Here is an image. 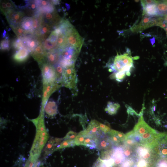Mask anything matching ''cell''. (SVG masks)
<instances>
[{
	"instance_id": "45",
	"label": "cell",
	"mask_w": 167,
	"mask_h": 167,
	"mask_svg": "<svg viewBox=\"0 0 167 167\" xmlns=\"http://www.w3.org/2000/svg\"><path fill=\"white\" fill-rule=\"evenodd\" d=\"M110 131L117 135L120 139L121 142L123 143L126 138V135L123 133L114 130H111Z\"/></svg>"
},
{
	"instance_id": "23",
	"label": "cell",
	"mask_w": 167,
	"mask_h": 167,
	"mask_svg": "<svg viewBox=\"0 0 167 167\" xmlns=\"http://www.w3.org/2000/svg\"><path fill=\"white\" fill-rule=\"evenodd\" d=\"M59 50L54 49L47 52L46 62L53 65H55L59 63L60 60Z\"/></svg>"
},
{
	"instance_id": "36",
	"label": "cell",
	"mask_w": 167,
	"mask_h": 167,
	"mask_svg": "<svg viewBox=\"0 0 167 167\" xmlns=\"http://www.w3.org/2000/svg\"><path fill=\"white\" fill-rule=\"evenodd\" d=\"M153 167H167V158L157 155Z\"/></svg>"
},
{
	"instance_id": "34",
	"label": "cell",
	"mask_w": 167,
	"mask_h": 167,
	"mask_svg": "<svg viewBox=\"0 0 167 167\" xmlns=\"http://www.w3.org/2000/svg\"><path fill=\"white\" fill-rule=\"evenodd\" d=\"M56 72L57 82L62 84V75L64 68L59 63L54 66Z\"/></svg>"
},
{
	"instance_id": "3",
	"label": "cell",
	"mask_w": 167,
	"mask_h": 167,
	"mask_svg": "<svg viewBox=\"0 0 167 167\" xmlns=\"http://www.w3.org/2000/svg\"><path fill=\"white\" fill-rule=\"evenodd\" d=\"M135 151L133 157L134 164L132 167H153L156 158L151 152L145 150Z\"/></svg>"
},
{
	"instance_id": "4",
	"label": "cell",
	"mask_w": 167,
	"mask_h": 167,
	"mask_svg": "<svg viewBox=\"0 0 167 167\" xmlns=\"http://www.w3.org/2000/svg\"><path fill=\"white\" fill-rule=\"evenodd\" d=\"M59 50L60 57L58 63L64 68L75 66L77 57L79 53V52L73 47L69 46Z\"/></svg>"
},
{
	"instance_id": "11",
	"label": "cell",
	"mask_w": 167,
	"mask_h": 167,
	"mask_svg": "<svg viewBox=\"0 0 167 167\" xmlns=\"http://www.w3.org/2000/svg\"><path fill=\"white\" fill-rule=\"evenodd\" d=\"M47 53V51L45 49L42 43H41L30 54L40 66L46 62Z\"/></svg>"
},
{
	"instance_id": "39",
	"label": "cell",
	"mask_w": 167,
	"mask_h": 167,
	"mask_svg": "<svg viewBox=\"0 0 167 167\" xmlns=\"http://www.w3.org/2000/svg\"><path fill=\"white\" fill-rule=\"evenodd\" d=\"M123 150L124 154L126 158L132 157L134 153V148H132L123 144L121 146Z\"/></svg>"
},
{
	"instance_id": "8",
	"label": "cell",
	"mask_w": 167,
	"mask_h": 167,
	"mask_svg": "<svg viewBox=\"0 0 167 167\" xmlns=\"http://www.w3.org/2000/svg\"><path fill=\"white\" fill-rule=\"evenodd\" d=\"M25 16L24 11L17 9L9 11L5 16L10 26H15L20 24Z\"/></svg>"
},
{
	"instance_id": "51",
	"label": "cell",
	"mask_w": 167,
	"mask_h": 167,
	"mask_svg": "<svg viewBox=\"0 0 167 167\" xmlns=\"http://www.w3.org/2000/svg\"><path fill=\"white\" fill-rule=\"evenodd\" d=\"M6 36H6V32L5 30H4V31H3V33L2 34V37L3 38H5Z\"/></svg>"
},
{
	"instance_id": "24",
	"label": "cell",
	"mask_w": 167,
	"mask_h": 167,
	"mask_svg": "<svg viewBox=\"0 0 167 167\" xmlns=\"http://www.w3.org/2000/svg\"><path fill=\"white\" fill-rule=\"evenodd\" d=\"M19 25L28 34L34 35L32 17L25 16Z\"/></svg>"
},
{
	"instance_id": "28",
	"label": "cell",
	"mask_w": 167,
	"mask_h": 167,
	"mask_svg": "<svg viewBox=\"0 0 167 167\" xmlns=\"http://www.w3.org/2000/svg\"><path fill=\"white\" fill-rule=\"evenodd\" d=\"M156 6L157 15L162 16L167 15V0L157 1Z\"/></svg>"
},
{
	"instance_id": "2",
	"label": "cell",
	"mask_w": 167,
	"mask_h": 167,
	"mask_svg": "<svg viewBox=\"0 0 167 167\" xmlns=\"http://www.w3.org/2000/svg\"><path fill=\"white\" fill-rule=\"evenodd\" d=\"M133 66V61L128 54L119 55L115 56L113 63L110 66L111 71L115 72L122 71L126 73L127 75H130V71Z\"/></svg>"
},
{
	"instance_id": "21",
	"label": "cell",
	"mask_w": 167,
	"mask_h": 167,
	"mask_svg": "<svg viewBox=\"0 0 167 167\" xmlns=\"http://www.w3.org/2000/svg\"><path fill=\"white\" fill-rule=\"evenodd\" d=\"M113 149L112 158L114 160V164L121 165L126 158L122 148L121 147L115 146Z\"/></svg>"
},
{
	"instance_id": "46",
	"label": "cell",
	"mask_w": 167,
	"mask_h": 167,
	"mask_svg": "<svg viewBox=\"0 0 167 167\" xmlns=\"http://www.w3.org/2000/svg\"><path fill=\"white\" fill-rule=\"evenodd\" d=\"M78 134L72 131H70L63 138V140L74 139L78 135Z\"/></svg>"
},
{
	"instance_id": "13",
	"label": "cell",
	"mask_w": 167,
	"mask_h": 167,
	"mask_svg": "<svg viewBox=\"0 0 167 167\" xmlns=\"http://www.w3.org/2000/svg\"><path fill=\"white\" fill-rule=\"evenodd\" d=\"M37 6V12L44 14L53 12L56 10L52 1L35 0Z\"/></svg>"
},
{
	"instance_id": "50",
	"label": "cell",
	"mask_w": 167,
	"mask_h": 167,
	"mask_svg": "<svg viewBox=\"0 0 167 167\" xmlns=\"http://www.w3.org/2000/svg\"><path fill=\"white\" fill-rule=\"evenodd\" d=\"M157 1L156 0H141V3L143 7L145 6L157 3Z\"/></svg>"
},
{
	"instance_id": "26",
	"label": "cell",
	"mask_w": 167,
	"mask_h": 167,
	"mask_svg": "<svg viewBox=\"0 0 167 167\" xmlns=\"http://www.w3.org/2000/svg\"><path fill=\"white\" fill-rule=\"evenodd\" d=\"M115 165L114 159L103 160L99 157L94 163L93 167H113Z\"/></svg>"
},
{
	"instance_id": "52",
	"label": "cell",
	"mask_w": 167,
	"mask_h": 167,
	"mask_svg": "<svg viewBox=\"0 0 167 167\" xmlns=\"http://www.w3.org/2000/svg\"><path fill=\"white\" fill-rule=\"evenodd\" d=\"M150 40L152 45H153L155 42V40L154 37H153L152 39H150Z\"/></svg>"
},
{
	"instance_id": "22",
	"label": "cell",
	"mask_w": 167,
	"mask_h": 167,
	"mask_svg": "<svg viewBox=\"0 0 167 167\" xmlns=\"http://www.w3.org/2000/svg\"><path fill=\"white\" fill-rule=\"evenodd\" d=\"M45 113L48 117H53L58 113V106L56 102L50 99L47 102L45 107Z\"/></svg>"
},
{
	"instance_id": "44",
	"label": "cell",
	"mask_w": 167,
	"mask_h": 167,
	"mask_svg": "<svg viewBox=\"0 0 167 167\" xmlns=\"http://www.w3.org/2000/svg\"><path fill=\"white\" fill-rule=\"evenodd\" d=\"M134 164L133 157L126 158L120 165L119 167H132Z\"/></svg>"
},
{
	"instance_id": "29",
	"label": "cell",
	"mask_w": 167,
	"mask_h": 167,
	"mask_svg": "<svg viewBox=\"0 0 167 167\" xmlns=\"http://www.w3.org/2000/svg\"><path fill=\"white\" fill-rule=\"evenodd\" d=\"M32 17L33 28L35 33L39 28L43 21V16L42 14L37 12Z\"/></svg>"
},
{
	"instance_id": "9",
	"label": "cell",
	"mask_w": 167,
	"mask_h": 167,
	"mask_svg": "<svg viewBox=\"0 0 167 167\" xmlns=\"http://www.w3.org/2000/svg\"><path fill=\"white\" fill-rule=\"evenodd\" d=\"M54 28L44 21L39 28L35 32L34 35L42 43L48 37Z\"/></svg>"
},
{
	"instance_id": "30",
	"label": "cell",
	"mask_w": 167,
	"mask_h": 167,
	"mask_svg": "<svg viewBox=\"0 0 167 167\" xmlns=\"http://www.w3.org/2000/svg\"><path fill=\"white\" fill-rule=\"evenodd\" d=\"M120 107V105L118 103L109 101L105 110L109 115H113L116 113Z\"/></svg>"
},
{
	"instance_id": "33",
	"label": "cell",
	"mask_w": 167,
	"mask_h": 167,
	"mask_svg": "<svg viewBox=\"0 0 167 167\" xmlns=\"http://www.w3.org/2000/svg\"><path fill=\"white\" fill-rule=\"evenodd\" d=\"M23 37H18L14 39L11 42L12 47L16 50H19L24 47Z\"/></svg>"
},
{
	"instance_id": "15",
	"label": "cell",
	"mask_w": 167,
	"mask_h": 167,
	"mask_svg": "<svg viewBox=\"0 0 167 167\" xmlns=\"http://www.w3.org/2000/svg\"><path fill=\"white\" fill-rule=\"evenodd\" d=\"M58 35V34L54 29L48 38L42 43L44 48L47 52L56 49Z\"/></svg>"
},
{
	"instance_id": "17",
	"label": "cell",
	"mask_w": 167,
	"mask_h": 167,
	"mask_svg": "<svg viewBox=\"0 0 167 167\" xmlns=\"http://www.w3.org/2000/svg\"><path fill=\"white\" fill-rule=\"evenodd\" d=\"M23 38L24 47L31 53L41 43L37 38L34 35L28 34Z\"/></svg>"
},
{
	"instance_id": "20",
	"label": "cell",
	"mask_w": 167,
	"mask_h": 167,
	"mask_svg": "<svg viewBox=\"0 0 167 167\" xmlns=\"http://www.w3.org/2000/svg\"><path fill=\"white\" fill-rule=\"evenodd\" d=\"M30 52L24 47L16 51L13 55V59L16 62L22 63L28 58Z\"/></svg>"
},
{
	"instance_id": "48",
	"label": "cell",
	"mask_w": 167,
	"mask_h": 167,
	"mask_svg": "<svg viewBox=\"0 0 167 167\" xmlns=\"http://www.w3.org/2000/svg\"><path fill=\"white\" fill-rule=\"evenodd\" d=\"M7 7L9 11L18 9L14 3L11 0H5Z\"/></svg>"
},
{
	"instance_id": "12",
	"label": "cell",
	"mask_w": 167,
	"mask_h": 167,
	"mask_svg": "<svg viewBox=\"0 0 167 167\" xmlns=\"http://www.w3.org/2000/svg\"><path fill=\"white\" fill-rule=\"evenodd\" d=\"M99 122L95 120H92L89 124L87 129L85 130L87 134L96 140L105 134L101 130Z\"/></svg>"
},
{
	"instance_id": "10",
	"label": "cell",
	"mask_w": 167,
	"mask_h": 167,
	"mask_svg": "<svg viewBox=\"0 0 167 167\" xmlns=\"http://www.w3.org/2000/svg\"><path fill=\"white\" fill-rule=\"evenodd\" d=\"M61 86L59 83L43 84V95L42 99L41 110L43 111L48 99L51 95Z\"/></svg>"
},
{
	"instance_id": "6",
	"label": "cell",
	"mask_w": 167,
	"mask_h": 167,
	"mask_svg": "<svg viewBox=\"0 0 167 167\" xmlns=\"http://www.w3.org/2000/svg\"><path fill=\"white\" fill-rule=\"evenodd\" d=\"M77 76L75 66L64 68L62 84L66 87L75 90L76 88Z\"/></svg>"
},
{
	"instance_id": "7",
	"label": "cell",
	"mask_w": 167,
	"mask_h": 167,
	"mask_svg": "<svg viewBox=\"0 0 167 167\" xmlns=\"http://www.w3.org/2000/svg\"><path fill=\"white\" fill-rule=\"evenodd\" d=\"M39 66L41 71L43 84L58 83L54 66L46 62Z\"/></svg>"
},
{
	"instance_id": "47",
	"label": "cell",
	"mask_w": 167,
	"mask_h": 167,
	"mask_svg": "<svg viewBox=\"0 0 167 167\" xmlns=\"http://www.w3.org/2000/svg\"><path fill=\"white\" fill-rule=\"evenodd\" d=\"M0 10L1 11L5 16L9 10L8 9L5 0L0 1Z\"/></svg>"
},
{
	"instance_id": "37",
	"label": "cell",
	"mask_w": 167,
	"mask_h": 167,
	"mask_svg": "<svg viewBox=\"0 0 167 167\" xmlns=\"http://www.w3.org/2000/svg\"><path fill=\"white\" fill-rule=\"evenodd\" d=\"M108 136L114 146L121 147L123 144L118 137L110 131L108 133Z\"/></svg>"
},
{
	"instance_id": "41",
	"label": "cell",
	"mask_w": 167,
	"mask_h": 167,
	"mask_svg": "<svg viewBox=\"0 0 167 167\" xmlns=\"http://www.w3.org/2000/svg\"><path fill=\"white\" fill-rule=\"evenodd\" d=\"M58 145V144L55 142L54 139H52L49 140L47 144L46 147V151H47V152H48L49 153H51L56 150L55 148Z\"/></svg>"
},
{
	"instance_id": "54",
	"label": "cell",
	"mask_w": 167,
	"mask_h": 167,
	"mask_svg": "<svg viewBox=\"0 0 167 167\" xmlns=\"http://www.w3.org/2000/svg\"><path fill=\"white\" fill-rule=\"evenodd\" d=\"M165 139H166L167 140V133H165V135L164 136Z\"/></svg>"
},
{
	"instance_id": "38",
	"label": "cell",
	"mask_w": 167,
	"mask_h": 167,
	"mask_svg": "<svg viewBox=\"0 0 167 167\" xmlns=\"http://www.w3.org/2000/svg\"><path fill=\"white\" fill-rule=\"evenodd\" d=\"M75 145L74 139L64 140L57 147L56 150L58 149L73 147Z\"/></svg>"
},
{
	"instance_id": "16",
	"label": "cell",
	"mask_w": 167,
	"mask_h": 167,
	"mask_svg": "<svg viewBox=\"0 0 167 167\" xmlns=\"http://www.w3.org/2000/svg\"><path fill=\"white\" fill-rule=\"evenodd\" d=\"M43 21L53 28L58 25L62 19L58 14L56 10L53 12L42 14Z\"/></svg>"
},
{
	"instance_id": "42",
	"label": "cell",
	"mask_w": 167,
	"mask_h": 167,
	"mask_svg": "<svg viewBox=\"0 0 167 167\" xmlns=\"http://www.w3.org/2000/svg\"><path fill=\"white\" fill-rule=\"evenodd\" d=\"M10 48V43L8 36H6L0 42V49L2 50H8Z\"/></svg>"
},
{
	"instance_id": "53",
	"label": "cell",
	"mask_w": 167,
	"mask_h": 167,
	"mask_svg": "<svg viewBox=\"0 0 167 167\" xmlns=\"http://www.w3.org/2000/svg\"><path fill=\"white\" fill-rule=\"evenodd\" d=\"M163 19L164 21L167 23V15L164 16Z\"/></svg>"
},
{
	"instance_id": "27",
	"label": "cell",
	"mask_w": 167,
	"mask_h": 167,
	"mask_svg": "<svg viewBox=\"0 0 167 167\" xmlns=\"http://www.w3.org/2000/svg\"><path fill=\"white\" fill-rule=\"evenodd\" d=\"M68 46L69 45L66 36L64 34L61 32L58 35L56 49L59 50H61Z\"/></svg>"
},
{
	"instance_id": "25",
	"label": "cell",
	"mask_w": 167,
	"mask_h": 167,
	"mask_svg": "<svg viewBox=\"0 0 167 167\" xmlns=\"http://www.w3.org/2000/svg\"><path fill=\"white\" fill-rule=\"evenodd\" d=\"M143 7V15L150 17L157 15L156 3L147 5Z\"/></svg>"
},
{
	"instance_id": "35",
	"label": "cell",
	"mask_w": 167,
	"mask_h": 167,
	"mask_svg": "<svg viewBox=\"0 0 167 167\" xmlns=\"http://www.w3.org/2000/svg\"><path fill=\"white\" fill-rule=\"evenodd\" d=\"M85 137L84 130L80 132L74 139L75 145L77 146H84Z\"/></svg>"
},
{
	"instance_id": "5",
	"label": "cell",
	"mask_w": 167,
	"mask_h": 167,
	"mask_svg": "<svg viewBox=\"0 0 167 167\" xmlns=\"http://www.w3.org/2000/svg\"><path fill=\"white\" fill-rule=\"evenodd\" d=\"M69 46L75 48L79 52L83 43V39L72 25L64 33Z\"/></svg>"
},
{
	"instance_id": "43",
	"label": "cell",
	"mask_w": 167,
	"mask_h": 167,
	"mask_svg": "<svg viewBox=\"0 0 167 167\" xmlns=\"http://www.w3.org/2000/svg\"><path fill=\"white\" fill-rule=\"evenodd\" d=\"M126 75H127L126 73L119 71L114 72L111 76H112L113 78H115L117 81L121 82L123 81Z\"/></svg>"
},
{
	"instance_id": "19",
	"label": "cell",
	"mask_w": 167,
	"mask_h": 167,
	"mask_svg": "<svg viewBox=\"0 0 167 167\" xmlns=\"http://www.w3.org/2000/svg\"><path fill=\"white\" fill-rule=\"evenodd\" d=\"M139 144H140L139 138L135 134L133 130L126 135L125 140L123 143V144L134 148Z\"/></svg>"
},
{
	"instance_id": "40",
	"label": "cell",
	"mask_w": 167,
	"mask_h": 167,
	"mask_svg": "<svg viewBox=\"0 0 167 167\" xmlns=\"http://www.w3.org/2000/svg\"><path fill=\"white\" fill-rule=\"evenodd\" d=\"M113 148L109 150L101 151L100 158L103 160H109L112 158Z\"/></svg>"
},
{
	"instance_id": "18",
	"label": "cell",
	"mask_w": 167,
	"mask_h": 167,
	"mask_svg": "<svg viewBox=\"0 0 167 167\" xmlns=\"http://www.w3.org/2000/svg\"><path fill=\"white\" fill-rule=\"evenodd\" d=\"M165 136L159 140L153 149L158 156L167 158V140Z\"/></svg>"
},
{
	"instance_id": "49",
	"label": "cell",
	"mask_w": 167,
	"mask_h": 167,
	"mask_svg": "<svg viewBox=\"0 0 167 167\" xmlns=\"http://www.w3.org/2000/svg\"><path fill=\"white\" fill-rule=\"evenodd\" d=\"M99 126L101 131L105 134L108 133L111 130L110 128L107 125L99 122Z\"/></svg>"
},
{
	"instance_id": "32",
	"label": "cell",
	"mask_w": 167,
	"mask_h": 167,
	"mask_svg": "<svg viewBox=\"0 0 167 167\" xmlns=\"http://www.w3.org/2000/svg\"><path fill=\"white\" fill-rule=\"evenodd\" d=\"M10 27L18 37H24L28 34L20 25Z\"/></svg>"
},
{
	"instance_id": "1",
	"label": "cell",
	"mask_w": 167,
	"mask_h": 167,
	"mask_svg": "<svg viewBox=\"0 0 167 167\" xmlns=\"http://www.w3.org/2000/svg\"><path fill=\"white\" fill-rule=\"evenodd\" d=\"M133 131L139 138L140 144L153 149L165 133H159L151 127L144 121L142 113Z\"/></svg>"
},
{
	"instance_id": "14",
	"label": "cell",
	"mask_w": 167,
	"mask_h": 167,
	"mask_svg": "<svg viewBox=\"0 0 167 167\" xmlns=\"http://www.w3.org/2000/svg\"><path fill=\"white\" fill-rule=\"evenodd\" d=\"M105 134L96 141V148L101 151L109 150L114 146L108 135Z\"/></svg>"
},
{
	"instance_id": "31",
	"label": "cell",
	"mask_w": 167,
	"mask_h": 167,
	"mask_svg": "<svg viewBox=\"0 0 167 167\" xmlns=\"http://www.w3.org/2000/svg\"><path fill=\"white\" fill-rule=\"evenodd\" d=\"M84 131L85 133L84 146L89 147L90 149L96 148L97 140L87 134L85 130Z\"/></svg>"
}]
</instances>
